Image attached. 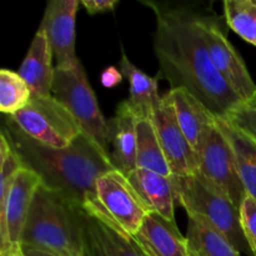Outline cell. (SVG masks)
Segmentation results:
<instances>
[{
	"label": "cell",
	"instance_id": "1",
	"mask_svg": "<svg viewBox=\"0 0 256 256\" xmlns=\"http://www.w3.org/2000/svg\"><path fill=\"white\" fill-rule=\"evenodd\" d=\"M149 6L156 15L154 52L172 89H186L218 118H226L244 105L212 64L200 32L199 14L184 8L162 9L152 2Z\"/></svg>",
	"mask_w": 256,
	"mask_h": 256
},
{
	"label": "cell",
	"instance_id": "2",
	"mask_svg": "<svg viewBox=\"0 0 256 256\" xmlns=\"http://www.w3.org/2000/svg\"><path fill=\"white\" fill-rule=\"evenodd\" d=\"M2 134L22 162L42 178V184L59 192L82 210L99 204L96 182L105 172L116 170L109 154L85 134L69 146L52 149L25 135L12 119Z\"/></svg>",
	"mask_w": 256,
	"mask_h": 256
},
{
	"label": "cell",
	"instance_id": "3",
	"mask_svg": "<svg viewBox=\"0 0 256 256\" xmlns=\"http://www.w3.org/2000/svg\"><path fill=\"white\" fill-rule=\"evenodd\" d=\"M22 245L60 256H89L84 210L42 184L30 206Z\"/></svg>",
	"mask_w": 256,
	"mask_h": 256
},
{
	"label": "cell",
	"instance_id": "4",
	"mask_svg": "<svg viewBox=\"0 0 256 256\" xmlns=\"http://www.w3.org/2000/svg\"><path fill=\"white\" fill-rule=\"evenodd\" d=\"M172 184L175 200L186 210L188 216L202 218L222 232L238 252L252 254L240 224L239 209L220 188L200 172L186 176L172 175Z\"/></svg>",
	"mask_w": 256,
	"mask_h": 256
},
{
	"label": "cell",
	"instance_id": "5",
	"mask_svg": "<svg viewBox=\"0 0 256 256\" xmlns=\"http://www.w3.org/2000/svg\"><path fill=\"white\" fill-rule=\"evenodd\" d=\"M52 95L72 112L82 134L108 152V120L98 105L80 60L69 66H55Z\"/></svg>",
	"mask_w": 256,
	"mask_h": 256
},
{
	"label": "cell",
	"instance_id": "6",
	"mask_svg": "<svg viewBox=\"0 0 256 256\" xmlns=\"http://www.w3.org/2000/svg\"><path fill=\"white\" fill-rule=\"evenodd\" d=\"M9 118L25 135L52 149H64L82 134L76 119L52 95L32 96L24 109Z\"/></svg>",
	"mask_w": 256,
	"mask_h": 256
},
{
	"label": "cell",
	"instance_id": "7",
	"mask_svg": "<svg viewBox=\"0 0 256 256\" xmlns=\"http://www.w3.org/2000/svg\"><path fill=\"white\" fill-rule=\"evenodd\" d=\"M200 32L204 38L212 62L215 69L226 80L244 105L256 102V85L250 76L245 62L228 39L219 18L199 15Z\"/></svg>",
	"mask_w": 256,
	"mask_h": 256
},
{
	"label": "cell",
	"instance_id": "8",
	"mask_svg": "<svg viewBox=\"0 0 256 256\" xmlns=\"http://www.w3.org/2000/svg\"><path fill=\"white\" fill-rule=\"evenodd\" d=\"M96 196L108 216L132 236L152 212L129 178L119 170L105 172L98 179Z\"/></svg>",
	"mask_w": 256,
	"mask_h": 256
},
{
	"label": "cell",
	"instance_id": "9",
	"mask_svg": "<svg viewBox=\"0 0 256 256\" xmlns=\"http://www.w3.org/2000/svg\"><path fill=\"white\" fill-rule=\"evenodd\" d=\"M200 172L214 182L240 210L246 192L240 179L235 154L226 138L215 124L199 154Z\"/></svg>",
	"mask_w": 256,
	"mask_h": 256
},
{
	"label": "cell",
	"instance_id": "10",
	"mask_svg": "<svg viewBox=\"0 0 256 256\" xmlns=\"http://www.w3.org/2000/svg\"><path fill=\"white\" fill-rule=\"evenodd\" d=\"M152 122L172 175L186 176L199 172V155L185 138L168 92L154 109Z\"/></svg>",
	"mask_w": 256,
	"mask_h": 256
},
{
	"label": "cell",
	"instance_id": "11",
	"mask_svg": "<svg viewBox=\"0 0 256 256\" xmlns=\"http://www.w3.org/2000/svg\"><path fill=\"white\" fill-rule=\"evenodd\" d=\"M42 184V178L25 166L15 178L4 212H0L2 252L22 248V235L26 224L30 206Z\"/></svg>",
	"mask_w": 256,
	"mask_h": 256
},
{
	"label": "cell",
	"instance_id": "12",
	"mask_svg": "<svg viewBox=\"0 0 256 256\" xmlns=\"http://www.w3.org/2000/svg\"><path fill=\"white\" fill-rule=\"evenodd\" d=\"M80 2L52 0L48 2L39 29L44 30L56 66H69L76 62L75 54V18Z\"/></svg>",
	"mask_w": 256,
	"mask_h": 256
},
{
	"label": "cell",
	"instance_id": "13",
	"mask_svg": "<svg viewBox=\"0 0 256 256\" xmlns=\"http://www.w3.org/2000/svg\"><path fill=\"white\" fill-rule=\"evenodd\" d=\"M136 122L129 102H122L118 105L115 115L108 122L109 128L110 160L115 169L129 176L136 166Z\"/></svg>",
	"mask_w": 256,
	"mask_h": 256
},
{
	"label": "cell",
	"instance_id": "14",
	"mask_svg": "<svg viewBox=\"0 0 256 256\" xmlns=\"http://www.w3.org/2000/svg\"><path fill=\"white\" fill-rule=\"evenodd\" d=\"M168 94L174 104L178 122L185 138L199 155L206 138L215 128L216 116L184 88L170 89Z\"/></svg>",
	"mask_w": 256,
	"mask_h": 256
},
{
	"label": "cell",
	"instance_id": "15",
	"mask_svg": "<svg viewBox=\"0 0 256 256\" xmlns=\"http://www.w3.org/2000/svg\"><path fill=\"white\" fill-rule=\"evenodd\" d=\"M134 239L148 256H189V242L175 222L150 212Z\"/></svg>",
	"mask_w": 256,
	"mask_h": 256
},
{
	"label": "cell",
	"instance_id": "16",
	"mask_svg": "<svg viewBox=\"0 0 256 256\" xmlns=\"http://www.w3.org/2000/svg\"><path fill=\"white\" fill-rule=\"evenodd\" d=\"M89 256H148L134 236L84 212Z\"/></svg>",
	"mask_w": 256,
	"mask_h": 256
},
{
	"label": "cell",
	"instance_id": "17",
	"mask_svg": "<svg viewBox=\"0 0 256 256\" xmlns=\"http://www.w3.org/2000/svg\"><path fill=\"white\" fill-rule=\"evenodd\" d=\"M18 72L28 84L32 96L52 95L55 68H52V52L44 30L39 29L32 38Z\"/></svg>",
	"mask_w": 256,
	"mask_h": 256
},
{
	"label": "cell",
	"instance_id": "18",
	"mask_svg": "<svg viewBox=\"0 0 256 256\" xmlns=\"http://www.w3.org/2000/svg\"><path fill=\"white\" fill-rule=\"evenodd\" d=\"M128 178L150 212L175 222L174 204L176 200L172 175L168 178L149 170L136 169Z\"/></svg>",
	"mask_w": 256,
	"mask_h": 256
},
{
	"label": "cell",
	"instance_id": "19",
	"mask_svg": "<svg viewBox=\"0 0 256 256\" xmlns=\"http://www.w3.org/2000/svg\"><path fill=\"white\" fill-rule=\"evenodd\" d=\"M120 72L129 82V99L126 100L138 119H152L154 109L162 100L158 92V78H152L138 69L122 52Z\"/></svg>",
	"mask_w": 256,
	"mask_h": 256
},
{
	"label": "cell",
	"instance_id": "20",
	"mask_svg": "<svg viewBox=\"0 0 256 256\" xmlns=\"http://www.w3.org/2000/svg\"><path fill=\"white\" fill-rule=\"evenodd\" d=\"M215 124L234 152L245 192L256 200V144L226 118L216 116Z\"/></svg>",
	"mask_w": 256,
	"mask_h": 256
},
{
	"label": "cell",
	"instance_id": "21",
	"mask_svg": "<svg viewBox=\"0 0 256 256\" xmlns=\"http://www.w3.org/2000/svg\"><path fill=\"white\" fill-rule=\"evenodd\" d=\"M136 166L162 176L172 175L152 119H138L136 122Z\"/></svg>",
	"mask_w": 256,
	"mask_h": 256
},
{
	"label": "cell",
	"instance_id": "22",
	"mask_svg": "<svg viewBox=\"0 0 256 256\" xmlns=\"http://www.w3.org/2000/svg\"><path fill=\"white\" fill-rule=\"evenodd\" d=\"M188 242L202 256H240L236 248L204 219L189 215Z\"/></svg>",
	"mask_w": 256,
	"mask_h": 256
},
{
	"label": "cell",
	"instance_id": "23",
	"mask_svg": "<svg viewBox=\"0 0 256 256\" xmlns=\"http://www.w3.org/2000/svg\"><path fill=\"white\" fill-rule=\"evenodd\" d=\"M32 92L19 72L0 70V110L12 116L24 109L32 100Z\"/></svg>",
	"mask_w": 256,
	"mask_h": 256
},
{
	"label": "cell",
	"instance_id": "24",
	"mask_svg": "<svg viewBox=\"0 0 256 256\" xmlns=\"http://www.w3.org/2000/svg\"><path fill=\"white\" fill-rule=\"evenodd\" d=\"M224 15L230 29L256 46V0H226Z\"/></svg>",
	"mask_w": 256,
	"mask_h": 256
},
{
	"label": "cell",
	"instance_id": "25",
	"mask_svg": "<svg viewBox=\"0 0 256 256\" xmlns=\"http://www.w3.org/2000/svg\"><path fill=\"white\" fill-rule=\"evenodd\" d=\"M240 224L252 256H256V200L246 194L240 206Z\"/></svg>",
	"mask_w": 256,
	"mask_h": 256
},
{
	"label": "cell",
	"instance_id": "26",
	"mask_svg": "<svg viewBox=\"0 0 256 256\" xmlns=\"http://www.w3.org/2000/svg\"><path fill=\"white\" fill-rule=\"evenodd\" d=\"M242 134L256 144V106L255 105H240L226 116Z\"/></svg>",
	"mask_w": 256,
	"mask_h": 256
},
{
	"label": "cell",
	"instance_id": "27",
	"mask_svg": "<svg viewBox=\"0 0 256 256\" xmlns=\"http://www.w3.org/2000/svg\"><path fill=\"white\" fill-rule=\"evenodd\" d=\"M118 4H119L118 0H82L80 2V5H82L90 15L112 12Z\"/></svg>",
	"mask_w": 256,
	"mask_h": 256
},
{
	"label": "cell",
	"instance_id": "28",
	"mask_svg": "<svg viewBox=\"0 0 256 256\" xmlns=\"http://www.w3.org/2000/svg\"><path fill=\"white\" fill-rule=\"evenodd\" d=\"M100 79H102V85L105 88H114L122 82L124 76L116 66H108L102 72Z\"/></svg>",
	"mask_w": 256,
	"mask_h": 256
},
{
	"label": "cell",
	"instance_id": "29",
	"mask_svg": "<svg viewBox=\"0 0 256 256\" xmlns=\"http://www.w3.org/2000/svg\"><path fill=\"white\" fill-rule=\"evenodd\" d=\"M22 250L24 256H60L55 252L40 249V248L30 246V245H22Z\"/></svg>",
	"mask_w": 256,
	"mask_h": 256
},
{
	"label": "cell",
	"instance_id": "30",
	"mask_svg": "<svg viewBox=\"0 0 256 256\" xmlns=\"http://www.w3.org/2000/svg\"><path fill=\"white\" fill-rule=\"evenodd\" d=\"M189 256H202V255H200L199 252H195L194 249H192V248L189 246Z\"/></svg>",
	"mask_w": 256,
	"mask_h": 256
},
{
	"label": "cell",
	"instance_id": "31",
	"mask_svg": "<svg viewBox=\"0 0 256 256\" xmlns=\"http://www.w3.org/2000/svg\"><path fill=\"white\" fill-rule=\"evenodd\" d=\"M252 105H255V106H256V102H254V104H252Z\"/></svg>",
	"mask_w": 256,
	"mask_h": 256
}]
</instances>
